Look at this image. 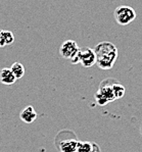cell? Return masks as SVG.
Here are the masks:
<instances>
[{"mask_svg": "<svg viewBox=\"0 0 142 152\" xmlns=\"http://www.w3.org/2000/svg\"><path fill=\"white\" fill-rule=\"evenodd\" d=\"M115 81L116 80H113V79H105L100 83L98 90L95 93V100H96L97 104L103 106V105H106L109 102H113L116 100L113 88Z\"/></svg>", "mask_w": 142, "mask_h": 152, "instance_id": "cell-2", "label": "cell"}, {"mask_svg": "<svg viewBox=\"0 0 142 152\" xmlns=\"http://www.w3.org/2000/svg\"><path fill=\"white\" fill-rule=\"evenodd\" d=\"M96 56V64L99 69L108 71L113 69L118 58V48L115 44L108 41L98 43L93 49Z\"/></svg>", "mask_w": 142, "mask_h": 152, "instance_id": "cell-1", "label": "cell"}, {"mask_svg": "<svg viewBox=\"0 0 142 152\" xmlns=\"http://www.w3.org/2000/svg\"><path fill=\"white\" fill-rule=\"evenodd\" d=\"M6 46L5 36H4V30H0V48H3Z\"/></svg>", "mask_w": 142, "mask_h": 152, "instance_id": "cell-12", "label": "cell"}, {"mask_svg": "<svg viewBox=\"0 0 142 152\" xmlns=\"http://www.w3.org/2000/svg\"><path fill=\"white\" fill-rule=\"evenodd\" d=\"M93 146H94L93 142H88V141L78 142V147H77L76 152H92Z\"/></svg>", "mask_w": 142, "mask_h": 152, "instance_id": "cell-10", "label": "cell"}, {"mask_svg": "<svg viewBox=\"0 0 142 152\" xmlns=\"http://www.w3.org/2000/svg\"><path fill=\"white\" fill-rule=\"evenodd\" d=\"M113 16L117 23L121 26H127L136 18V12L131 6L121 5L118 6L113 11Z\"/></svg>", "mask_w": 142, "mask_h": 152, "instance_id": "cell-3", "label": "cell"}, {"mask_svg": "<svg viewBox=\"0 0 142 152\" xmlns=\"http://www.w3.org/2000/svg\"><path fill=\"white\" fill-rule=\"evenodd\" d=\"M78 140L76 138L59 139L56 137V146L60 152H76L78 147Z\"/></svg>", "mask_w": 142, "mask_h": 152, "instance_id": "cell-6", "label": "cell"}, {"mask_svg": "<svg viewBox=\"0 0 142 152\" xmlns=\"http://www.w3.org/2000/svg\"><path fill=\"white\" fill-rule=\"evenodd\" d=\"M37 116H38V114L32 105L27 106L20 113V118L26 124H32L37 118Z\"/></svg>", "mask_w": 142, "mask_h": 152, "instance_id": "cell-7", "label": "cell"}, {"mask_svg": "<svg viewBox=\"0 0 142 152\" xmlns=\"http://www.w3.org/2000/svg\"><path fill=\"white\" fill-rule=\"evenodd\" d=\"M10 71L17 80L23 78L25 75V67L20 62H15V64H12V65L10 66Z\"/></svg>", "mask_w": 142, "mask_h": 152, "instance_id": "cell-9", "label": "cell"}, {"mask_svg": "<svg viewBox=\"0 0 142 152\" xmlns=\"http://www.w3.org/2000/svg\"><path fill=\"white\" fill-rule=\"evenodd\" d=\"M140 132H141V135H142V125H141V129H140Z\"/></svg>", "mask_w": 142, "mask_h": 152, "instance_id": "cell-14", "label": "cell"}, {"mask_svg": "<svg viewBox=\"0 0 142 152\" xmlns=\"http://www.w3.org/2000/svg\"><path fill=\"white\" fill-rule=\"evenodd\" d=\"M113 94H115V98L117 99H121L125 94V87L123 85H121L120 83H118L117 81H115L113 85Z\"/></svg>", "mask_w": 142, "mask_h": 152, "instance_id": "cell-11", "label": "cell"}, {"mask_svg": "<svg viewBox=\"0 0 142 152\" xmlns=\"http://www.w3.org/2000/svg\"><path fill=\"white\" fill-rule=\"evenodd\" d=\"M78 44L74 40H67L66 42L60 45L59 47V54L62 58L70 59L74 64H78V53H79Z\"/></svg>", "mask_w": 142, "mask_h": 152, "instance_id": "cell-4", "label": "cell"}, {"mask_svg": "<svg viewBox=\"0 0 142 152\" xmlns=\"http://www.w3.org/2000/svg\"><path fill=\"white\" fill-rule=\"evenodd\" d=\"M92 152H101L100 148H99V146L97 145L96 143H94V146H93V150Z\"/></svg>", "mask_w": 142, "mask_h": 152, "instance_id": "cell-13", "label": "cell"}, {"mask_svg": "<svg viewBox=\"0 0 142 152\" xmlns=\"http://www.w3.org/2000/svg\"><path fill=\"white\" fill-rule=\"evenodd\" d=\"M78 64H82L84 67H91L96 64V56L92 48H83L79 50Z\"/></svg>", "mask_w": 142, "mask_h": 152, "instance_id": "cell-5", "label": "cell"}, {"mask_svg": "<svg viewBox=\"0 0 142 152\" xmlns=\"http://www.w3.org/2000/svg\"><path fill=\"white\" fill-rule=\"evenodd\" d=\"M0 82L4 85H12L17 82V79L12 75L10 69L4 67L0 69Z\"/></svg>", "mask_w": 142, "mask_h": 152, "instance_id": "cell-8", "label": "cell"}]
</instances>
